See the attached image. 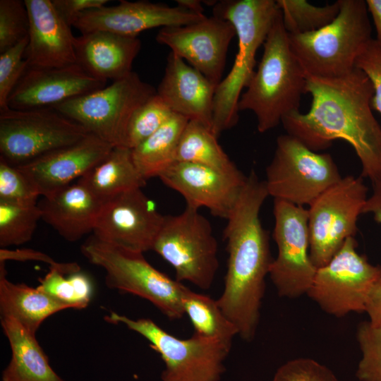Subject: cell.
<instances>
[{
  "mask_svg": "<svg viewBox=\"0 0 381 381\" xmlns=\"http://www.w3.org/2000/svg\"><path fill=\"white\" fill-rule=\"evenodd\" d=\"M177 5L185 8L190 11L204 14L203 7L200 1L197 0H177Z\"/></svg>",
  "mask_w": 381,
  "mask_h": 381,
  "instance_id": "bcb514c9",
  "label": "cell"
},
{
  "mask_svg": "<svg viewBox=\"0 0 381 381\" xmlns=\"http://www.w3.org/2000/svg\"><path fill=\"white\" fill-rule=\"evenodd\" d=\"M7 260L41 261L49 264V267L56 268L66 275L80 271V267L76 262H57L49 255L32 249L11 250L7 248H1L0 261L5 262Z\"/></svg>",
  "mask_w": 381,
  "mask_h": 381,
  "instance_id": "60d3db41",
  "label": "cell"
},
{
  "mask_svg": "<svg viewBox=\"0 0 381 381\" xmlns=\"http://www.w3.org/2000/svg\"><path fill=\"white\" fill-rule=\"evenodd\" d=\"M269 196L265 181L251 170L226 219L223 232L228 253L224 286L217 303L245 341H252L258 326L265 277L273 261L269 236L260 212Z\"/></svg>",
  "mask_w": 381,
  "mask_h": 381,
  "instance_id": "7a4b0ae2",
  "label": "cell"
},
{
  "mask_svg": "<svg viewBox=\"0 0 381 381\" xmlns=\"http://www.w3.org/2000/svg\"><path fill=\"white\" fill-rule=\"evenodd\" d=\"M104 200L78 181L46 196L37 202L42 219L70 242L93 231Z\"/></svg>",
  "mask_w": 381,
  "mask_h": 381,
  "instance_id": "cb8c5ba5",
  "label": "cell"
},
{
  "mask_svg": "<svg viewBox=\"0 0 381 381\" xmlns=\"http://www.w3.org/2000/svg\"><path fill=\"white\" fill-rule=\"evenodd\" d=\"M235 36V28L229 21L212 16L191 24L162 28L156 40L169 47L217 87Z\"/></svg>",
  "mask_w": 381,
  "mask_h": 381,
  "instance_id": "2e32d148",
  "label": "cell"
},
{
  "mask_svg": "<svg viewBox=\"0 0 381 381\" xmlns=\"http://www.w3.org/2000/svg\"><path fill=\"white\" fill-rule=\"evenodd\" d=\"M355 67L370 79L374 88L371 107L381 114V44L372 39L358 56Z\"/></svg>",
  "mask_w": 381,
  "mask_h": 381,
  "instance_id": "ab89813d",
  "label": "cell"
},
{
  "mask_svg": "<svg viewBox=\"0 0 381 381\" xmlns=\"http://www.w3.org/2000/svg\"><path fill=\"white\" fill-rule=\"evenodd\" d=\"M141 47L138 37L97 30L75 38L76 63L92 77L107 82L121 79L132 71Z\"/></svg>",
  "mask_w": 381,
  "mask_h": 381,
  "instance_id": "603a6c76",
  "label": "cell"
},
{
  "mask_svg": "<svg viewBox=\"0 0 381 381\" xmlns=\"http://www.w3.org/2000/svg\"><path fill=\"white\" fill-rule=\"evenodd\" d=\"M107 82L79 64L59 68L28 67L8 99L12 109L51 108L105 87Z\"/></svg>",
  "mask_w": 381,
  "mask_h": 381,
  "instance_id": "d6986e66",
  "label": "cell"
},
{
  "mask_svg": "<svg viewBox=\"0 0 381 381\" xmlns=\"http://www.w3.org/2000/svg\"><path fill=\"white\" fill-rule=\"evenodd\" d=\"M176 162L198 164L227 173L240 171L222 148L212 129L194 121H188L182 133Z\"/></svg>",
  "mask_w": 381,
  "mask_h": 381,
  "instance_id": "f1b7e54d",
  "label": "cell"
},
{
  "mask_svg": "<svg viewBox=\"0 0 381 381\" xmlns=\"http://www.w3.org/2000/svg\"><path fill=\"white\" fill-rule=\"evenodd\" d=\"M373 192L367 199L363 213L371 214L374 220L381 224V181L372 183Z\"/></svg>",
  "mask_w": 381,
  "mask_h": 381,
  "instance_id": "ee69618b",
  "label": "cell"
},
{
  "mask_svg": "<svg viewBox=\"0 0 381 381\" xmlns=\"http://www.w3.org/2000/svg\"><path fill=\"white\" fill-rule=\"evenodd\" d=\"M341 178L329 154L313 151L286 133L277 139L265 182L268 195L274 199L303 207Z\"/></svg>",
  "mask_w": 381,
  "mask_h": 381,
  "instance_id": "30bf717a",
  "label": "cell"
},
{
  "mask_svg": "<svg viewBox=\"0 0 381 381\" xmlns=\"http://www.w3.org/2000/svg\"><path fill=\"white\" fill-rule=\"evenodd\" d=\"M173 114L157 93L152 96L132 116L126 131L125 147L133 150L138 146L162 126Z\"/></svg>",
  "mask_w": 381,
  "mask_h": 381,
  "instance_id": "836d02e7",
  "label": "cell"
},
{
  "mask_svg": "<svg viewBox=\"0 0 381 381\" xmlns=\"http://www.w3.org/2000/svg\"><path fill=\"white\" fill-rule=\"evenodd\" d=\"M197 13L176 5L169 6L147 1H120L118 5L102 6L83 13L74 23L81 33L102 30L137 37L148 29L180 26L204 19Z\"/></svg>",
  "mask_w": 381,
  "mask_h": 381,
  "instance_id": "ac0fdd59",
  "label": "cell"
},
{
  "mask_svg": "<svg viewBox=\"0 0 381 381\" xmlns=\"http://www.w3.org/2000/svg\"><path fill=\"white\" fill-rule=\"evenodd\" d=\"M182 303L184 313L190 319L195 334L231 344L234 337L238 334L235 325L221 310L217 300L187 287Z\"/></svg>",
  "mask_w": 381,
  "mask_h": 381,
  "instance_id": "f546056e",
  "label": "cell"
},
{
  "mask_svg": "<svg viewBox=\"0 0 381 381\" xmlns=\"http://www.w3.org/2000/svg\"><path fill=\"white\" fill-rule=\"evenodd\" d=\"M263 48L261 60L238 104V111L253 112L260 133L274 128L286 116L299 111L308 77L291 48L281 11Z\"/></svg>",
  "mask_w": 381,
  "mask_h": 381,
  "instance_id": "3957f363",
  "label": "cell"
},
{
  "mask_svg": "<svg viewBox=\"0 0 381 381\" xmlns=\"http://www.w3.org/2000/svg\"><path fill=\"white\" fill-rule=\"evenodd\" d=\"M63 20L70 27L85 11L105 6L108 0H52Z\"/></svg>",
  "mask_w": 381,
  "mask_h": 381,
  "instance_id": "b9f144b4",
  "label": "cell"
},
{
  "mask_svg": "<svg viewBox=\"0 0 381 381\" xmlns=\"http://www.w3.org/2000/svg\"><path fill=\"white\" fill-rule=\"evenodd\" d=\"M365 312L374 326L381 325V276L371 286L366 298Z\"/></svg>",
  "mask_w": 381,
  "mask_h": 381,
  "instance_id": "7bdbcfd3",
  "label": "cell"
},
{
  "mask_svg": "<svg viewBox=\"0 0 381 381\" xmlns=\"http://www.w3.org/2000/svg\"><path fill=\"white\" fill-rule=\"evenodd\" d=\"M42 214L37 204L0 200V246H19L31 240Z\"/></svg>",
  "mask_w": 381,
  "mask_h": 381,
  "instance_id": "1f68e13d",
  "label": "cell"
},
{
  "mask_svg": "<svg viewBox=\"0 0 381 381\" xmlns=\"http://www.w3.org/2000/svg\"><path fill=\"white\" fill-rule=\"evenodd\" d=\"M273 207L278 253L269 275L279 296L294 298L308 292L318 269L309 254L308 210L279 199Z\"/></svg>",
  "mask_w": 381,
  "mask_h": 381,
  "instance_id": "5bb4252c",
  "label": "cell"
},
{
  "mask_svg": "<svg viewBox=\"0 0 381 381\" xmlns=\"http://www.w3.org/2000/svg\"><path fill=\"white\" fill-rule=\"evenodd\" d=\"M282 21L290 35H301L318 30L334 20L339 12L337 1L332 4L316 6L306 0H277Z\"/></svg>",
  "mask_w": 381,
  "mask_h": 381,
  "instance_id": "4dcf8cb0",
  "label": "cell"
},
{
  "mask_svg": "<svg viewBox=\"0 0 381 381\" xmlns=\"http://www.w3.org/2000/svg\"><path fill=\"white\" fill-rule=\"evenodd\" d=\"M152 250L172 266L178 282L211 287L219 267L218 244L199 210L186 206L179 214L165 216Z\"/></svg>",
  "mask_w": 381,
  "mask_h": 381,
  "instance_id": "ba28073f",
  "label": "cell"
},
{
  "mask_svg": "<svg viewBox=\"0 0 381 381\" xmlns=\"http://www.w3.org/2000/svg\"><path fill=\"white\" fill-rule=\"evenodd\" d=\"M339 12L325 27L306 34H289L291 48L308 75L332 78L351 73L373 39L364 0H338Z\"/></svg>",
  "mask_w": 381,
  "mask_h": 381,
  "instance_id": "5b68a950",
  "label": "cell"
},
{
  "mask_svg": "<svg viewBox=\"0 0 381 381\" xmlns=\"http://www.w3.org/2000/svg\"><path fill=\"white\" fill-rule=\"evenodd\" d=\"M216 88L204 75L171 52L157 94L173 113L212 129Z\"/></svg>",
  "mask_w": 381,
  "mask_h": 381,
  "instance_id": "7402d4cb",
  "label": "cell"
},
{
  "mask_svg": "<svg viewBox=\"0 0 381 381\" xmlns=\"http://www.w3.org/2000/svg\"><path fill=\"white\" fill-rule=\"evenodd\" d=\"M105 320L121 323L145 338L159 354L165 368L162 381H219L224 373V361L231 344L193 334L188 339L178 338L150 319H131L111 312Z\"/></svg>",
  "mask_w": 381,
  "mask_h": 381,
  "instance_id": "52a82bcc",
  "label": "cell"
},
{
  "mask_svg": "<svg viewBox=\"0 0 381 381\" xmlns=\"http://www.w3.org/2000/svg\"><path fill=\"white\" fill-rule=\"evenodd\" d=\"M38 289L74 309L86 308L92 294L89 277L80 271L67 275L49 267V272L40 279Z\"/></svg>",
  "mask_w": 381,
  "mask_h": 381,
  "instance_id": "d6a6232c",
  "label": "cell"
},
{
  "mask_svg": "<svg viewBox=\"0 0 381 381\" xmlns=\"http://www.w3.org/2000/svg\"><path fill=\"white\" fill-rule=\"evenodd\" d=\"M159 178L183 196L186 206L198 210L206 207L213 215L226 219L247 176L241 171L227 173L198 164L175 162Z\"/></svg>",
  "mask_w": 381,
  "mask_h": 381,
  "instance_id": "e0dca14e",
  "label": "cell"
},
{
  "mask_svg": "<svg viewBox=\"0 0 381 381\" xmlns=\"http://www.w3.org/2000/svg\"><path fill=\"white\" fill-rule=\"evenodd\" d=\"M188 122L173 114L156 132L132 150L135 164L143 177L159 176L176 162V152L182 133Z\"/></svg>",
  "mask_w": 381,
  "mask_h": 381,
  "instance_id": "83f0119b",
  "label": "cell"
},
{
  "mask_svg": "<svg viewBox=\"0 0 381 381\" xmlns=\"http://www.w3.org/2000/svg\"><path fill=\"white\" fill-rule=\"evenodd\" d=\"M356 338L362 353L356 377L360 381H381V325L361 322Z\"/></svg>",
  "mask_w": 381,
  "mask_h": 381,
  "instance_id": "e575fe53",
  "label": "cell"
},
{
  "mask_svg": "<svg viewBox=\"0 0 381 381\" xmlns=\"http://www.w3.org/2000/svg\"><path fill=\"white\" fill-rule=\"evenodd\" d=\"M353 236L325 265L317 269L306 294L327 313L337 318L351 312H365L368 294L381 276V265H374L357 251Z\"/></svg>",
  "mask_w": 381,
  "mask_h": 381,
  "instance_id": "4fadbf2b",
  "label": "cell"
},
{
  "mask_svg": "<svg viewBox=\"0 0 381 381\" xmlns=\"http://www.w3.org/2000/svg\"><path fill=\"white\" fill-rule=\"evenodd\" d=\"M5 262L0 261L1 317L16 319L35 334L41 324L52 315L71 308L46 293L24 284H14L6 278Z\"/></svg>",
  "mask_w": 381,
  "mask_h": 381,
  "instance_id": "484cf974",
  "label": "cell"
},
{
  "mask_svg": "<svg viewBox=\"0 0 381 381\" xmlns=\"http://www.w3.org/2000/svg\"><path fill=\"white\" fill-rule=\"evenodd\" d=\"M90 133L52 108L0 111V158L16 166L79 141Z\"/></svg>",
  "mask_w": 381,
  "mask_h": 381,
  "instance_id": "8fae6325",
  "label": "cell"
},
{
  "mask_svg": "<svg viewBox=\"0 0 381 381\" xmlns=\"http://www.w3.org/2000/svg\"><path fill=\"white\" fill-rule=\"evenodd\" d=\"M306 93L312 96L310 108L282 119L286 133L316 152L335 140L346 141L360 160L361 177L381 181V126L372 111L374 88L368 76L356 67L339 78L308 75Z\"/></svg>",
  "mask_w": 381,
  "mask_h": 381,
  "instance_id": "6da1fadb",
  "label": "cell"
},
{
  "mask_svg": "<svg viewBox=\"0 0 381 381\" xmlns=\"http://www.w3.org/2000/svg\"><path fill=\"white\" fill-rule=\"evenodd\" d=\"M368 190L361 176H346L309 205V254L317 268L326 265L347 238L355 236Z\"/></svg>",
  "mask_w": 381,
  "mask_h": 381,
  "instance_id": "7c38bea8",
  "label": "cell"
},
{
  "mask_svg": "<svg viewBox=\"0 0 381 381\" xmlns=\"http://www.w3.org/2000/svg\"><path fill=\"white\" fill-rule=\"evenodd\" d=\"M113 147L90 133L76 143L18 167L43 197L80 179L105 159Z\"/></svg>",
  "mask_w": 381,
  "mask_h": 381,
  "instance_id": "ffe728a7",
  "label": "cell"
},
{
  "mask_svg": "<svg viewBox=\"0 0 381 381\" xmlns=\"http://www.w3.org/2000/svg\"><path fill=\"white\" fill-rule=\"evenodd\" d=\"M164 217L141 188L104 200L93 235L128 250L144 253L152 249Z\"/></svg>",
  "mask_w": 381,
  "mask_h": 381,
  "instance_id": "9a60e30c",
  "label": "cell"
},
{
  "mask_svg": "<svg viewBox=\"0 0 381 381\" xmlns=\"http://www.w3.org/2000/svg\"><path fill=\"white\" fill-rule=\"evenodd\" d=\"M272 381H339L327 366L309 358L290 360L276 371Z\"/></svg>",
  "mask_w": 381,
  "mask_h": 381,
  "instance_id": "f35d334b",
  "label": "cell"
},
{
  "mask_svg": "<svg viewBox=\"0 0 381 381\" xmlns=\"http://www.w3.org/2000/svg\"><path fill=\"white\" fill-rule=\"evenodd\" d=\"M103 200L135 188H141L146 180L133 161L132 150L115 146L107 157L78 179Z\"/></svg>",
  "mask_w": 381,
  "mask_h": 381,
  "instance_id": "4316f807",
  "label": "cell"
},
{
  "mask_svg": "<svg viewBox=\"0 0 381 381\" xmlns=\"http://www.w3.org/2000/svg\"><path fill=\"white\" fill-rule=\"evenodd\" d=\"M157 90L132 71L109 85L51 107L112 146L125 147L135 111Z\"/></svg>",
  "mask_w": 381,
  "mask_h": 381,
  "instance_id": "9c48e42d",
  "label": "cell"
},
{
  "mask_svg": "<svg viewBox=\"0 0 381 381\" xmlns=\"http://www.w3.org/2000/svg\"><path fill=\"white\" fill-rule=\"evenodd\" d=\"M92 264L104 269L106 285L147 300L170 320L185 315L182 298L187 288L150 264L143 253L104 242L95 235L80 247Z\"/></svg>",
  "mask_w": 381,
  "mask_h": 381,
  "instance_id": "8992f818",
  "label": "cell"
},
{
  "mask_svg": "<svg viewBox=\"0 0 381 381\" xmlns=\"http://www.w3.org/2000/svg\"><path fill=\"white\" fill-rule=\"evenodd\" d=\"M30 28L25 59L31 68H59L76 64L75 38L51 0H25Z\"/></svg>",
  "mask_w": 381,
  "mask_h": 381,
  "instance_id": "44dd1931",
  "label": "cell"
},
{
  "mask_svg": "<svg viewBox=\"0 0 381 381\" xmlns=\"http://www.w3.org/2000/svg\"><path fill=\"white\" fill-rule=\"evenodd\" d=\"M28 36L0 53V111L8 109V99L28 68L25 59Z\"/></svg>",
  "mask_w": 381,
  "mask_h": 381,
  "instance_id": "74e56055",
  "label": "cell"
},
{
  "mask_svg": "<svg viewBox=\"0 0 381 381\" xmlns=\"http://www.w3.org/2000/svg\"><path fill=\"white\" fill-rule=\"evenodd\" d=\"M365 2L375 28V40L381 44V0H366Z\"/></svg>",
  "mask_w": 381,
  "mask_h": 381,
  "instance_id": "f6af8a7d",
  "label": "cell"
},
{
  "mask_svg": "<svg viewBox=\"0 0 381 381\" xmlns=\"http://www.w3.org/2000/svg\"><path fill=\"white\" fill-rule=\"evenodd\" d=\"M1 325L11 349L2 381H65L51 367L35 334L11 317H1Z\"/></svg>",
  "mask_w": 381,
  "mask_h": 381,
  "instance_id": "d4e9b609",
  "label": "cell"
},
{
  "mask_svg": "<svg viewBox=\"0 0 381 381\" xmlns=\"http://www.w3.org/2000/svg\"><path fill=\"white\" fill-rule=\"evenodd\" d=\"M40 196L35 184L18 166L0 158V200L33 205Z\"/></svg>",
  "mask_w": 381,
  "mask_h": 381,
  "instance_id": "8d00e7d4",
  "label": "cell"
},
{
  "mask_svg": "<svg viewBox=\"0 0 381 381\" xmlns=\"http://www.w3.org/2000/svg\"><path fill=\"white\" fill-rule=\"evenodd\" d=\"M213 16L229 21L238 39L231 71L217 85L213 107L212 132L219 135L238 120V104L254 73L255 56L280 12L274 0H224L213 6Z\"/></svg>",
  "mask_w": 381,
  "mask_h": 381,
  "instance_id": "277c9868",
  "label": "cell"
},
{
  "mask_svg": "<svg viewBox=\"0 0 381 381\" xmlns=\"http://www.w3.org/2000/svg\"><path fill=\"white\" fill-rule=\"evenodd\" d=\"M29 28V15L24 1H0V53L27 37Z\"/></svg>",
  "mask_w": 381,
  "mask_h": 381,
  "instance_id": "d590c367",
  "label": "cell"
}]
</instances>
